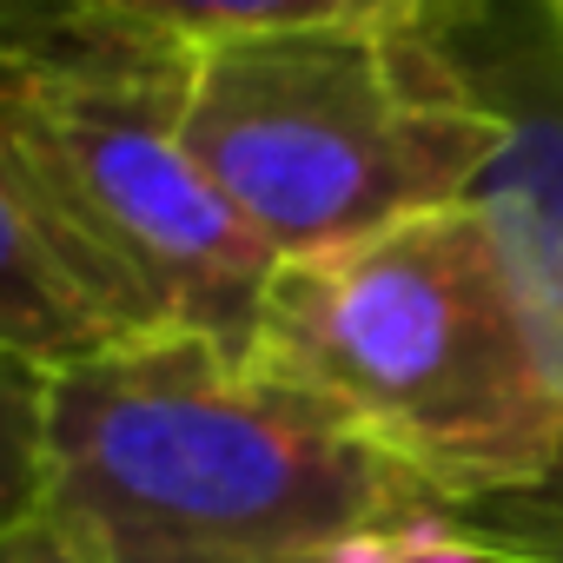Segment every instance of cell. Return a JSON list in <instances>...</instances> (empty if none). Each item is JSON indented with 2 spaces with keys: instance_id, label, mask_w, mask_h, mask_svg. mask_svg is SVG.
Instances as JSON below:
<instances>
[{
  "instance_id": "obj_1",
  "label": "cell",
  "mask_w": 563,
  "mask_h": 563,
  "mask_svg": "<svg viewBox=\"0 0 563 563\" xmlns=\"http://www.w3.org/2000/svg\"><path fill=\"white\" fill-rule=\"evenodd\" d=\"M431 517L438 490L332 405L199 332L47 372L34 523L80 563H352Z\"/></svg>"
},
{
  "instance_id": "obj_2",
  "label": "cell",
  "mask_w": 563,
  "mask_h": 563,
  "mask_svg": "<svg viewBox=\"0 0 563 563\" xmlns=\"http://www.w3.org/2000/svg\"><path fill=\"white\" fill-rule=\"evenodd\" d=\"M252 365L332 405L444 517L563 464V372L484 199L278 258Z\"/></svg>"
},
{
  "instance_id": "obj_3",
  "label": "cell",
  "mask_w": 563,
  "mask_h": 563,
  "mask_svg": "<svg viewBox=\"0 0 563 563\" xmlns=\"http://www.w3.org/2000/svg\"><path fill=\"white\" fill-rule=\"evenodd\" d=\"M186 146L278 258H306L477 199L510 120L444 34L258 27L192 41Z\"/></svg>"
},
{
  "instance_id": "obj_4",
  "label": "cell",
  "mask_w": 563,
  "mask_h": 563,
  "mask_svg": "<svg viewBox=\"0 0 563 563\" xmlns=\"http://www.w3.org/2000/svg\"><path fill=\"white\" fill-rule=\"evenodd\" d=\"M192 41L74 8L27 47L21 113L41 166L146 332H199L252 358L278 252L186 146Z\"/></svg>"
},
{
  "instance_id": "obj_5",
  "label": "cell",
  "mask_w": 563,
  "mask_h": 563,
  "mask_svg": "<svg viewBox=\"0 0 563 563\" xmlns=\"http://www.w3.org/2000/svg\"><path fill=\"white\" fill-rule=\"evenodd\" d=\"M451 47L510 120V146L477 199L497 219V239L563 372V34L543 0H497L464 34H451ZM444 523L484 563H563V464L537 490L451 510Z\"/></svg>"
},
{
  "instance_id": "obj_6",
  "label": "cell",
  "mask_w": 563,
  "mask_h": 563,
  "mask_svg": "<svg viewBox=\"0 0 563 563\" xmlns=\"http://www.w3.org/2000/svg\"><path fill=\"white\" fill-rule=\"evenodd\" d=\"M34 41L0 34V352L41 372L146 339V319L67 219L21 113V67Z\"/></svg>"
},
{
  "instance_id": "obj_7",
  "label": "cell",
  "mask_w": 563,
  "mask_h": 563,
  "mask_svg": "<svg viewBox=\"0 0 563 563\" xmlns=\"http://www.w3.org/2000/svg\"><path fill=\"white\" fill-rule=\"evenodd\" d=\"M67 8L133 21L173 41H219L258 27H424L451 41L497 0H67Z\"/></svg>"
},
{
  "instance_id": "obj_8",
  "label": "cell",
  "mask_w": 563,
  "mask_h": 563,
  "mask_svg": "<svg viewBox=\"0 0 563 563\" xmlns=\"http://www.w3.org/2000/svg\"><path fill=\"white\" fill-rule=\"evenodd\" d=\"M41 424H47V372L14 358V352H0V530L34 523Z\"/></svg>"
},
{
  "instance_id": "obj_9",
  "label": "cell",
  "mask_w": 563,
  "mask_h": 563,
  "mask_svg": "<svg viewBox=\"0 0 563 563\" xmlns=\"http://www.w3.org/2000/svg\"><path fill=\"white\" fill-rule=\"evenodd\" d=\"M352 563H484V556L444 517H431V523H411V530H391V537L365 543Z\"/></svg>"
},
{
  "instance_id": "obj_10",
  "label": "cell",
  "mask_w": 563,
  "mask_h": 563,
  "mask_svg": "<svg viewBox=\"0 0 563 563\" xmlns=\"http://www.w3.org/2000/svg\"><path fill=\"white\" fill-rule=\"evenodd\" d=\"M0 563H80L47 523H14V530H0Z\"/></svg>"
},
{
  "instance_id": "obj_11",
  "label": "cell",
  "mask_w": 563,
  "mask_h": 563,
  "mask_svg": "<svg viewBox=\"0 0 563 563\" xmlns=\"http://www.w3.org/2000/svg\"><path fill=\"white\" fill-rule=\"evenodd\" d=\"M67 14H74L67 0H0V34H8V41H41Z\"/></svg>"
},
{
  "instance_id": "obj_12",
  "label": "cell",
  "mask_w": 563,
  "mask_h": 563,
  "mask_svg": "<svg viewBox=\"0 0 563 563\" xmlns=\"http://www.w3.org/2000/svg\"><path fill=\"white\" fill-rule=\"evenodd\" d=\"M543 14L556 21V34H563V0H543Z\"/></svg>"
}]
</instances>
